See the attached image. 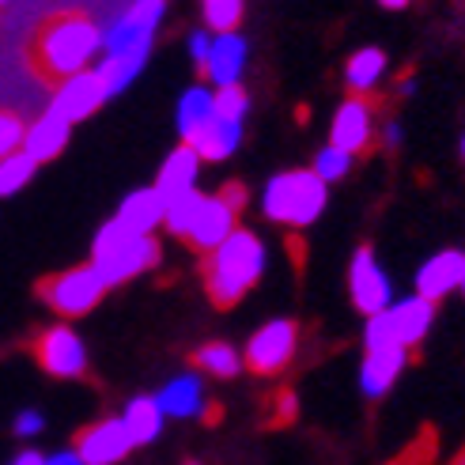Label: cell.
<instances>
[{"label":"cell","instance_id":"obj_1","mask_svg":"<svg viewBox=\"0 0 465 465\" xmlns=\"http://www.w3.org/2000/svg\"><path fill=\"white\" fill-rule=\"evenodd\" d=\"M99 42L103 35L95 27V19L80 8H68L38 23L27 45H23V61H27L31 76H38V84L61 91L68 80L84 73V64L91 61Z\"/></svg>","mask_w":465,"mask_h":465},{"label":"cell","instance_id":"obj_2","mask_svg":"<svg viewBox=\"0 0 465 465\" xmlns=\"http://www.w3.org/2000/svg\"><path fill=\"white\" fill-rule=\"evenodd\" d=\"M265 269V246L253 231H235L220 250H213L201 262V281L208 292V303L231 311L239 299L258 284Z\"/></svg>","mask_w":465,"mask_h":465},{"label":"cell","instance_id":"obj_3","mask_svg":"<svg viewBox=\"0 0 465 465\" xmlns=\"http://www.w3.org/2000/svg\"><path fill=\"white\" fill-rule=\"evenodd\" d=\"M159 262V242L148 235H133V231H125L118 220L106 223L99 231V239H95V272L103 276V284H125L133 281L136 272H144Z\"/></svg>","mask_w":465,"mask_h":465},{"label":"cell","instance_id":"obj_4","mask_svg":"<svg viewBox=\"0 0 465 465\" xmlns=\"http://www.w3.org/2000/svg\"><path fill=\"white\" fill-rule=\"evenodd\" d=\"M325 208V182L314 171H288L276 174L265 190V216L276 223L307 227Z\"/></svg>","mask_w":465,"mask_h":465},{"label":"cell","instance_id":"obj_5","mask_svg":"<svg viewBox=\"0 0 465 465\" xmlns=\"http://www.w3.org/2000/svg\"><path fill=\"white\" fill-rule=\"evenodd\" d=\"M242 208H246V190H242L239 182H227L216 197H204L201 213H197V220H193V227H190V235H185L190 250L204 253V258H208L213 250H220V246L239 231L235 223H239V216H242Z\"/></svg>","mask_w":465,"mask_h":465},{"label":"cell","instance_id":"obj_6","mask_svg":"<svg viewBox=\"0 0 465 465\" xmlns=\"http://www.w3.org/2000/svg\"><path fill=\"white\" fill-rule=\"evenodd\" d=\"M35 292L50 311H57L64 318H80L106 295V284H103V276L95 272V265H76V269H64L57 276L38 281Z\"/></svg>","mask_w":465,"mask_h":465},{"label":"cell","instance_id":"obj_7","mask_svg":"<svg viewBox=\"0 0 465 465\" xmlns=\"http://www.w3.org/2000/svg\"><path fill=\"white\" fill-rule=\"evenodd\" d=\"M299 348V325L281 318V322H269L262 325L258 333L250 337L246 344V367L253 375H281V371L292 363Z\"/></svg>","mask_w":465,"mask_h":465},{"label":"cell","instance_id":"obj_8","mask_svg":"<svg viewBox=\"0 0 465 465\" xmlns=\"http://www.w3.org/2000/svg\"><path fill=\"white\" fill-rule=\"evenodd\" d=\"M35 363L54 379H80L87 371V356H84V344L73 330L64 325H54V330H42L31 344Z\"/></svg>","mask_w":465,"mask_h":465},{"label":"cell","instance_id":"obj_9","mask_svg":"<svg viewBox=\"0 0 465 465\" xmlns=\"http://www.w3.org/2000/svg\"><path fill=\"white\" fill-rule=\"evenodd\" d=\"M348 288H352V303H356L360 314L375 318V314L390 311V281H386V272L379 269L375 253H371L367 246L356 250L352 269H348Z\"/></svg>","mask_w":465,"mask_h":465},{"label":"cell","instance_id":"obj_10","mask_svg":"<svg viewBox=\"0 0 465 465\" xmlns=\"http://www.w3.org/2000/svg\"><path fill=\"white\" fill-rule=\"evenodd\" d=\"M133 450V439L125 431V420H99L91 428H80L73 439V454L84 465H110Z\"/></svg>","mask_w":465,"mask_h":465},{"label":"cell","instance_id":"obj_11","mask_svg":"<svg viewBox=\"0 0 465 465\" xmlns=\"http://www.w3.org/2000/svg\"><path fill=\"white\" fill-rule=\"evenodd\" d=\"M159 15H163V5H136L133 12H125V15L110 27V35H106V50H110V57H136V54H148L152 31H155Z\"/></svg>","mask_w":465,"mask_h":465},{"label":"cell","instance_id":"obj_12","mask_svg":"<svg viewBox=\"0 0 465 465\" xmlns=\"http://www.w3.org/2000/svg\"><path fill=\"white\" fill-rule=\"evenodd\" d=\"M371 136H375V110H371V99L352 95L333 118V148L344 155H360L371 148Z\"/></svg>","mask_w":465,"mask_h":465},{"label":"cell","instance_id":"obj_13","mask_svg":"<svg viewBox=\"0 0 465 465\" xmlns=\"http://www.w3.org/2000/svg\"><path fill=\"white\" fill-rule=\"evenodd\" d=\"M106 84H103V76L99 73H80V76H73L61 91H57V99H54V114H61V118L73 125V122H80V118H87V114H95L103 103H106Z\"/></svg>","mask_w":465,"mask_h":465},{"label":"cell","instance_id":"obj_14","mask_svg":"<svg viewBox=\"0 0 465 465\" xmlns=\"http://www.w3.org/2000/svg\"><path fill=\"white\" fill-rule=\"evenodd\" d=\"M461 276H465V253L461 250H443L416 272V295L428 299V303H439L443 295L461 288Z\"/></svg>","mask_w":465,"mask_h":465},{"label":"cell","instance_id":"obj_15","mask_svg":"<svg viewBox=\"0 0 465 465\" xmlns=\"http://www.w3.org/2000/svg\"><path fill=\"white\" fill-rule=\"evenodd\" d=\"M386 314V325H390V333H393V344H420L424 333L431 330V322H435V303H428V299L420 295H412V299H401L398 307H390L382 311Z\"/></svg>","mask_w":465,"mask_h":465},{"label":"cell","instance_id":"obj_16","mask_svg":"<svg viewBox=\"0 0 465 465\" xmlns=\"http://www.w3.org/2000/svg\"><path fill=\"white\" fill-rule=\"evenodd\" d=\"M242 61H246V42L239 35H216L201 76H213L220 87H231L235 76L242 73Z\"/></svg>","mask_w":465,"mask_h":465},{"label":"cell","instance_id":"obj_17","mask_svg":"<svg viewBox=\"0 0 465 465\" xmlns=\"http://www.w3.org/2000/svg\"><path fill=\"white\" fill-rule=\"evenodd\" d=\"M163 216H167V201L159 197V190H141V193H133L125 204H122V213H118V223L125 231H133V235H152L155 223H163Z\"/></svg>","mask_w":465,"mask_h":465},{"label":"cell","instance_id":"obj_18","mask_svg":"<svg viewBox=\"0 0 465 465\" xmlns=\"http://www.w3.org/2000/svg\"><path fill=\"white\" fill-rule=\"evenodd\" d=\"M68 144V122L61 118V114H45V118H38L27 136H23V152H27L35 163H45V159H54L61 148Z\"/></svg>","mask_w":465,"mask_h":465},{"label":"cell","instance_id":"obj_19","mask_svg":"<svg viewBox=\"0 0 465 465\" xmlns=\"http://www.w3.org/2000/svg\"><path fill=\"white\" fill-rule=\"evenodd\" d=\"M193 178H197V152L190 144H182L178 152H171L167 163H163V174L155 182V190H159L163 201H174V197L193 190Z\"/></svg>","mask_w":465,"mask_h":465},{"label":"cell","instance_id":"obj_20","mask_svg":"<svg viewBox=\"0 0 465 465\" xmlns=\"http://www.w3.org/2000/svg\"><path fill=\"white\" fill-rule=\"evenodd\" d=\"M405 367V348H382V352H367L363 360V393H371V398H382V393L398 382Z\"/></svg>","mask_w":465,"mask_h":465},{"label":"cell","instance_id":"obj_21","mask_svg":"<svg viewBox=\"0 0 465 465\" xmlns=\"http://www.w3.org/2000/svg\"><path fill=\"white\" fill-rule=\"evenodd\" d=\"M182 144H190L197 152V159H223V155L235 152V144H239V125L213 118L201 133H193L190 141H182Z\"/></svg>","mask_w":465,"mask_h":465},{"label":"cell","instance_id":"obj_22","mask_svg":"<svg viewBox=\"0 0 465 465\" xmlns=\"http://www.w3.org/2000/svg\"><path fill=\"white\" fill-rule=\"evenodd\" d=\"M159 424H163V409L152 398H136L125 412V431L133 439V447L152 443V439L159 435Z\"/></svg>","mask_w":465,"mask_h":465},{"label":"cell","instance_id":"obj_23","mask_svg":"<svg viewBox=\"0 0 465 465\" xmlns=\"http://www.w3.org/2000/svg\"><path fill=\"white\" fill-rule=\"evenodd\" d=\"M382 68H386V54L375 50V45H367V50L352 54L344 64V80L352 91H367V87H375V80L382 76Z\"/></svg>","mask_w":465,"mask_h":465},{"label":"cell","instance_id":"obj_24","mask_svg":"<svg viewBox=\"0 0 465 465\" xmlns=\"http://www.w3.org/2000/svg\"><path fill=\"white\" fill-rule=\"evenodd\" d=\"M208 122H213V95L204 87L185 91V99L178 106V129H182V141H190L193 133H201Z\"/></svg>","mask_w":465,"mask_h":465},{"label":"cell","instance_id":"obj_25","mask_svg":"<svg viewBox=\"0 0 465 465\" xmlns=\"http://www.w3.org/2000/svg\"><path fill=\"white\" fill-rule=\"evenodd\" d=\"M190 367H197V371H208V375H220V379H231V375H239V367H242V360H239V352L231 344H204V348H197V352L190 356Z\"/></svg>","mask_w":465,"mask_h":465},{"label":"cell","instance_id":"obj_26","mask_svg":"<svg viewBox=\"0 0 465 465\" xmlns=\"http://www.w3.org/2000/svg\"><path fill=\"white\" fill-rule=\"evenodd\" d=\"M155 405H159L163 412H171V416H190V412H197V405H201V386H197V379H174V382L155 398Z\"/></svg>","mask_w":465,"mask_h":465},{"label":"cell","instance_id":"obj_27","mask_svg":"<svg viewBox=\"0 0 465 465\" xmlns=\"http://www.w3.org/2000/svg\"><path fill=\"white\" fill-rule=\"evenodd\" d=\"M201 204H204V197H201L197 190L167 201V216H163V223L171 227V235H178V239L185 242V235H190V227H193V220H197V213H201Z\"/></svg>","mask_w":465,"mask_h":465},{"label":"cell","instance_id":"obj_28","mask_svg":"<svg viewBox=\"0 0 465 465\" xmlns=\"http://www.w3.org/2000/svg\"><path fill=\"white\" fill-rule=\"evenodd\" d=\"M35 167H38V163L27 152L8 155L5 163H0V197H8V193L19 190V185H27V178L35 174Z\"/></svg>","mask_w":465,"mask_h":465},{"label":"cell","instance_id":"obj_29","mask_svg":"<svg viewBox=\"0 0 465 465\" xmlns=\"http://www.w3.org/2000/svg\"><path fill=\"white\" fill-rule=\"evenodd\" d=\"M242 114H246V91H242L239 84L220 87L216 95H213V118H216V122L239 125V122H242Z\"/></svg>","mask_w":465,"mask_h":465},{"label":"cell","instance_id":"obj_30","mask_svg":"<svg viewBox=\"0 0 465 465\" xmlns=\"http://www.w3.org/2000/svg\"><path fill=\"white\" fill-rule=\"evenodd\" d=\"M204 19L216 35H235L242 19V5H235V0H213V5H204Z\"/></svg>","mask_w":465,"mask_h":465},{"label":"cell","instance_id":"obj_31","mask_svg":"<svg viewBox=\"0 0 465 465\" xmlns=\"http://www.w3.org/2000/svg\"><path fill=\"white\" fill-rule=\"evenodd\" d=\"M23 136H27V125L15 110H0V163L8 155H15V148L23 144Z\"/></svg>","mask_w":465,"mask_h":465},{"label":"cell","instance_id":"obj_32","mask_svg":"<svg viewBox=\"0 0 465 465\" xmlns=\"http://www.w3.org/2000/svg\"><path fill=\"white\" fill-rule=\"evenodd\" d=\"M348 167H352V155L337 152L333 144L325 148V152H318V159H314V174H318L322 182H337V178H344Z\"/></svg>","mask_w":465,"mask_h":465},{"label":"cell","instance_id":"obj_33","mask_svg":"<svg viewBox=\"0 0 465 465\" xmlns=\"http://www.w3.org/2000/svg\"><path fill=\"white\" fill-rule=\"evenodd\" d=\"M269 405H272L269 416H265V424H269V428H288V424L295 420V393H292L288 386H284V390H276Z\"/></svg>","mask_w":465,"mask_h":465},{"label":"cell","instance_id":"obj_34","mask_svg":"<svg viewBox=\"0 0 465 465\" xmlns=\"http://www.w3.org/2000/svg\"><path fill=\"white\" fill-rule=\"evenodd\" d=\"M42 428V416H35V412H23L19 420H15V431L19 435H31V431H38Z\"/></svg>","mask_w":465,"mask_h":465},{"label":"cell","instance_id":"obj_35","mask_svg":"<svg viewBox=\"0 0 465 465\" xmlns=\"http://www.w3.org/2000/svg\"><path fill=\"white\" fill-rule=\"evenodd\" d=\"M208 50H213V42H208L204 35H193V57H197L201 68H204V61H208Z\"/></svg>","mask_w":465,"mask_h":465},{"label":"cell","instance_id":"obj_36","mask_svg":"<svg viewBox=\"0 0 465 465\" xmlns=\"http://www.w3.org/2000/svg\"><path fill=\"white\" fill-rule=\"evenodd\" d=\"M42 465H84L73 450H68V454H57V458H50V461H42Z\"/></svg>","mask_w":465,"mask_h":465},{"label":"cell","instance_id":"obj_37","mask_svg":"<svg viewBox=\"0 0 465 465\" xmlns=\"http://www.w3.org/2000/svg\"><path fill=\"white\" fill-rule=\"evenodd\" d=\"M220 416H223V409H220V405H213V409H204V424H216V420H220Z\"/></svg>","mask_w":465,"mask_h":465},{"label":"cell","instance_id":"obj_38","mask_svg":"<svg viewBox=\"0 0 465 465\" xmlns=\"http://www.w3.org/2000/svg\"><path fill=\"white\" fill-rule=\"evenodd\" d=\"M15 465H42V458H38V454H19Z\"/></svg>","mask_w":465,"mask_h":465},{"label":"cell","instance_id":"obj_39","mask_svg":"<svg viewBox=\"0 0 465 465\" xmlns=\"http://www.w3.org/2000/svg\"><path fill=\"white\" fill-rule=\"evenodd\" d=\"M450 465H465V447H461V450H458V458H454V461H450Z\"/></svg>","mask_w":465,"mask_h":465},{"label":"cell","instance_id":"obj_40","mask_svg":"<svg viewBox=\"0 0 465 465\" xmlns=\"http://www.w3.org/2000/svg\"><path fill=\"white\" fill-rule=\"evenodd\" d=\"M458 292H461V295H465V276H461V288H458Z\"/></svg>","mask_w":465,"mask_h":465},{"label":"cell","instance_id":"obj_41","mask_svg":"<svg viewBox=\"0 0 465 465\" xmlns=\"http://www.w3.org/2000/svg\"><path fill=\"white\" fill-rule=\"evenodd\" d=\"M461 155H465V136H461Z\"/></svg>","mask_w":465,"mask_h":465},{"label":"cell","instance_id":"obj_42","mask_svg":"<svg viewBox=\"0 0 465 465\" xmlns=\"http://www.w3.org/2000/svg\"><path fill=\"white\" fill-rule=\"evenodd\" d=\"M185 465H197V461H185Z\"/></svg>","mask_w":465,"mask_h":465}]
</instances>
